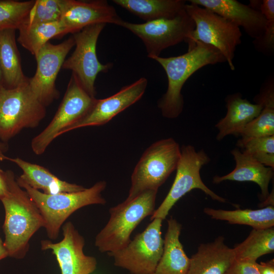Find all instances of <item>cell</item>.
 Listing matches in <instances>:
<instances>
[{"label":"cell","instance_id":"cell-32","mask_svg":"<svg viewBox=\"0 0 274 274\" xmlns=\"http://www.w3.org/2000/svg\"><path fill=\"white\" fill-rule=\"evenodd\" d=\"M61 14V0H35L23 25L59 21Z\"/></svg>","mask_w":274,"mask_h":274},{"label":"cell","instance_id":"cell-31","mask_svg":"<svg viewBox=\"0 0 274 274\" xmlns=\"http://www.w3.org/2000/svg\"><path fill=\"white\" fill-rule=\"evenodd\" d=\"M256 9L259 10L266 20L264 32L260 38L254 40L253 44L259 52L266 55L274 52V1H257Z\"/></svg>","mask_w":274,"mask_h":274},{"label":"cell","instance_id":"cell-24","mask_svg":"<svg viewBox=\"0 0 274 274\" xmlns=\"http://www.w3.org/2000/svg\"><path fill=\"white\" fill-rule=\"evenodd\" d=\"M254 100L262 104V109L242 130L239 136L241 139H249L274 135V82L271 76L266 79Z\"/></svg>","mask_w":274,"mask_h":274},{"label":"cell","instance_id":"cell-34","mask_svg":"<svg viewBox=\"0 0 274 274\" xmlns=\"http://www.w3.org/2000/svg\"><path fill=\"white\" fill-rule=\"evenodd\" d=\"M256 266L260 274H274V259L267 262H256Z\"/></svg>","mask_w":274,"mask_h":274},{"label":"cell","instance_id":"cell-23","mask_svg":"<svg viewBox=\"0 0 274 274\" xmlns=\"http://www.w3.org/2000/svg\"><path fill=\"white\" fill-rule=\"evenodd\" d=\"M16 30H0V67L4 86L15 88L28 82L23 73L16 41Z\"/></svg>","mask_w":274,"mask_h":274},{"label":"cell","instance_id":"cell-37","mask_svg":"<svg viewBox=\"0 0 274 274\" xmlns=\"http://www.w3.org/2000/svg\"><path fill=\"white\" fill-rule=\"evenodd\" d=\"M7 150L6 143L0 140V161L4 160V158L6 156L5 153Z\"/></svg>","mask_w":274,"mask_h":274},{"label":"cell","instance_id":"cell-15","mask_svg":"<svg viewBox=\"0 0 274 274\" xmlns=\"http://www.w3.org/2000/svg\"><path fill=\"white\" fill-rule=\"evenodd\" d=\"M148 81L142 77L133 83L123 87L115 94L105 98L95 99L88 113L73 124L63 133L87 126L104 125L139 100L144 95Z\"/></svg>","mask_w":274,"mask_h":274},{"label":"cell","instance_id":"cell-8","mask_svg":"<svg viewBox=\"0 0 274 274\" xmlns=\"http://www.w3.org/2000/svg\"><path fill=\"white\" fill-rule=\"evenodd\" d=\"M210 161L209 156L203 150L196 151L191 145H183L181 148V156L173 184L164 199L151 215V220L165 219L175 203L195 189L201 190L213 200L225 202L224 198L209 188L201 180L200 170Z\"/></svg>","mask_w":274,"mask_h":274},{"label":"cell","instance_id":"cell-22","mask_svg":"<svg viewBox=\"0 0 274 274\" xmlns=\"http://www.w3.org/2000/svg\"><path fill=\"white\" fill-rule=\"evenodd\" d=\"M182 226L175 219L167 220L161 257L153 274H187L190 258L185 253L179 237Z\"/></svg>","mask_w":274,"mask_h":274},{"label":"cell","instance_id":"cell-25","mask_svg":"<svg viewBox=\"0 0 274 274\" xmlns=\"http://www.w3.org/2000/svg\"><path fill=\"white\" fill-rule=\"evenodd\" d=\"M113 3L145 22L172 18L184 9L183 0H113Z\"/></svg>","mask_w":274,"mask_h":274},{"label":"cell","instance_id":"cell-19","mask_svg":"<svg viewBox=\"0 0 274 274\" xmlns=\"http://www.w3.org/2000/svg\"><path fill=\"white\" fill-rule=\"evenodd\" d=\"M225 101L226 114L215 125L219 141L229 135L239 136L242 130L259 115L263 108L261 103L252 104L243 98L239 92L228 95Z\"/></svg>","mask_w":274,"mask_h":274},{"label":"cell","instance_id":"cell-28","mask_svg":"<svg viewBox=\"0 0 274 274\" xmlns=\"http://www.w3.org/2000/svg\"><path fill=\"white\" fill-rule=\"evenodd\" d=\"M235 260L256 262L274 251V228L253 229L248 236L233 248Z\"/></svg>","mask_w":274,"mask_h":274},{"label":"cell","instance_id":"cell-6","mask_svg":"<svg viewBox=\"0 0 274 274\" xmlns=\"http://www.w3.org/2000/svg\"><path fill=\"white\" fill-rule=\"evenodd\" d=\"M46 107L31 91L28 82L15 88L0 87V140L7 143L24 128L38 126Z\"/></svg>","mask_w":274,"mask_h":274},{"label":"cell","instance_id":"cell-26","mask_svg":"<svg viewBox=\"0 0 274 274\" xmlns=\"http://www.w3.org/2000/svg\"><path fill=\"white\" fill-rule=\"evenodd\" d=\"M203 212L212 219L226 221L230 224L246 225L260 229L274 226V207L267 206L258 210H217L206 208Z\"/></svg>","mask_w":274,"mask_h":274},{"label":"cell","instance_id":"cell-29","mask_svg":"<svg viewBox=\"0 0 274 274\" xmlns=\"http://www.w3.org/2000/svg\"><path fill=\"white\" fill-rule=\"evenodd\" d=\"M236 146L242 152L274 169V135L241 139Z\"/></svg>","mask_w":274,"mask_h":274},{"label":"cell","instance_id":"cell-9","mask_svg":"<svg viewBox=\"0 0 274 274\" xmlns=\"http://www.w3.org/2000/svg\"><path fill=\"white\" fill-rule=\"evenodd\" d=\"M95 99L72 73L63 98L52 120L31 140L33 152L38 155L43 154L55 139L88 113Z\"/></svg>","mask_w":274,"mask_h":274},{"label":"cell","instance_id":"cell-21","mask_svg":"<svg viewBox=\"0 0 274 274\" xmlns=\"http://www.w3.org/2000/svg\"><path fill=\"white\" fill-rule=\"evenodd\" d=\"M4 160L14 163L22 170V174L17 178L18 180L35 189L42 190L44 193L55 194L61 192H74L86 188L83 186L61 180L47 168L20 158L5 156Z\"/></svg>","mask_w":274,"mask_h":274},{"label":"cell","instance_id":"cell-3","mask_svg":"<svg viewBox=\"0 0 274 274\" xmlns=\"http://www.w3.org/2000/svg\"><path fill=\"white\" fill-rule=\"evenodd\" d=\"M16 180L39 209L45 222L47 235L51 239L58 237L65 221L77 210L89 205L106 203L102 196L107 186L105 181H98L80 191L47 194Z\"/></svg>","mask_w":274,"mask_h":274},{"label":"cell","instance_id":"cell-5","mask_svg":"<svg viewBox=\"0 0 274 274\" xmlns=\"http://www.w3.org/2000/svg\"><path fill=\"white\" fill-rule=\"evenodd\" d=\"M180 156V145L172 138L152 144L143 153L134 168L126 199H131L148 190H158L176 170Z\"/></svg>","mask_w":274,"mask_h":274},{"label":"cell","instance_id":"cell-16","mask_svg":"<svg viewBox=\"0 0 274 274\" xmlns=\"http://www.w3.org/2000/svg\"><path fill=\"white\" fill-rule=\"evenodd\" d=\"M61 17L66 34H74L84 28L99 23L120 25L123 21L107 1L61 0Z\"/></svg>","mask_w":274,"mask_h":274},{"label":"cell","instance_id":"cell-13","mask_svg":"<svg viewBox=\"0 0 274 274\" xmlns=\"http://www.w3.org/2000/svg\"><path fill=\"white\" fill-rule=\"evenodd\" d=\"M75 46L72 36L58 44H46L35 56L37 70L29 78L28 85L39 100L45 107L59 97L56 80L66 57Z\"/></svg>","mask_w":274,"mask_h":274},{"label":"cell","instance_id":"cell-14","mask_svg":"<svg viewBox=\"0 0 274 274\" xmlns=\"http://www.w3.org/2000/svg\"><path fill=\"white\" fill-rule=\"evenodd\" d=\"M63 237L57 243L41 242L43 250H51L56 257L61 274H91L96 268L97 260L84 254L85 239L72 222L63 224Z\"/></svg>","mask_w":274,"mask_h":274},{"label":"cell","instance_id":"cell-33","mask_svg":"<svg viewBox=\"0 0 274 274\" xmlns=\"http://www.w3.org/2000/svg\"><path fill=\"white\" fill-rule=\"evenodd\" d=\"M225 274H260L256 262L235 260Z\"/></svg>","mask_w":274,"mask_h":274},{"label":"cell","instance_id":"cell-18","mask_svg":"<svg viewBox=\"0 0 274 274\" xmlns=\"http://www.w3.org/2000/svg\"><path fill=\"white\" fill-rule=\"evenodd\" d=\"M219 236L213 242L201 244L190 258L187 274H225L235 260L233 248Z\"/></svg>","mask_w":274,"mask_h":274},{"label":"cell","instance_id":"cell-30","mask_svg":"<svg viewBox=\"0 0 274 274\" xmlns=\"http://www.w3.org/2000/svg\"><path fill=\"white\" fill-rule=\"evenodd\" d=\"M35 1L0 0V30L19 29L27 19Z\"/></svg>","mask_w":274,"mask_h":274},{"label":"cell","instance_id":"cell-7","mask_svg":"<svg viewBox=\"0 0 274 274\" xmlns=\"http://www.w3.org/2000/svg\"><path fill=\"white\" fill-rule=\"evenodd\" d=\"M185 10L195 24L194 30L185 42L188 49L197 41L212 46L222 54L230 69L234 70V53L241 43L242 36L239 27L214 12L192 3L186 4Z\"/></svg>","mask_w":274,"mask_h":274},{"label":"cell","instance_id":"cell-38","mask_svg":"<svg viewBox=\"0 0 274 274\" xmlns=\"http://www.w3.org/2000/svg\"><path fill=\"white\" fill-rule=\"evenodd\" d=\"M2 86H4V83L2 71L0 67V87Z\"/></svg>","mask_w":274,"mask_h":274},{"label":"cell","instance_id":"cell-11","mask_svg":"<svg viewBox=\"0 0 274 274\" xmlns=\"http://www.w3.org/2000/svg\"><path fill=\"white\" fill-rule=\"evenodd\" d=\"M120 26L130 31L143 42L149 58L159 56L165 49L189 38L194 22L184 9L172 18H161L143 23L122 21Z\"/></svg>","mask_w":274,"mask_h":274},{"label":"cell","instance_id":"cell-4","mask_svg":"<svg viewBox=\"0 0 274 274\" xmlns=\"http://www.w3.org/2000/svg\"><path fill=\"white\" fill-rule=\"evenodd\" d=\"M157 191H145L110 209V219L95 238V246L100 252H115L127 245L134 229L155 210Z\"/></svg>","mask_w":274,"mask_h":274},{"label":"cell","instance_id":"cell-12","mask_svg":"<svg viewBox=\"0 0 274 274\" xmlns=\"http://www.w3.org/2000/svg\"><path fill=\"white\" fill-rule=\"evenodd\" d=\"M99 23L91 25L73 34L76 46L72 55L65 60L62 68L72 71L80 84L91 96L96 95L95 82L99 73H106L112 63L102 64L98 59L96 45L99 36L106 26Z\"/></svg>","mask_w":274,"mask_h":274},{"label":"cell","instance_id":"cell-17","mask_svg":"<svg viewBox=\"0 0 274 274\" xmlns=\"http://www.w3.org/2000/svg\"><path fill=\"white\" fill-rule=\"evenodd\" d=\"M189 3L209 9L242 27L254 40L263 35L266 20L258 10L236 0H189Z\"/></svg>","mask_w":274,"mask_h":274},{"label":"cell","instance_id":"cell-35","mask_svg":"<svg viewBox=\"0 0 274 274\" xmlns=\"http://www.w3.org/2000/svg\"><path fill=\"white\" fill-rule=\"evenodd\" d=\"M8 186L6 172L0 167V199L3 198L7 191Z\"/></svg>","mask_w":274,"mask_h":274},{"label":"cell","instance_id":"cell-27","mask_svg":"<svg viewBox=\"0 0 274 274\" xmlns=\"http://www.w3.org/2000/svg\"><path fill=\"white\" fill-rule=\"evenodd\" d=\"M18 30V42L35 57L50 40L66 35L65 28L61 21L24 25Z\"/></svg>","mask_w":274,"mask_h":274},{"label":"cell","instance_id":"cell-20","mask_svg":"<svg viewBox=\"0 0 274 274\" xmlns=\"http://www.w3.org/2000/svg\"><path fill=\"white\" fill-rule=\"evenodd\" d=\"M231 154L235 162L234 168L224 176H215L213 183L218 184L224 181L254 182L259 186L262 198L265 200L269 194L268 188L273 169L263 165L238 148L232 150Z\"/></svg>","mask_w":274,"mask_h":274},{"label":"cell","instance_id":"cell-1","mask_svg":"<svg viewBox=\"0 0 274 274\" xmlns=\"http://www.w3.org/2000/svg\"><path fill=\"white\" fill-rule=\"evenodd\" d=\"M7 191L0 200L5 210L4 243L8 256L23 258L32 235L45 226L43 217L27 192L17 182L11 170L6 171Z\"/></svg>","mask_w":274,"mask_h":274},{"label":"cell","instance_id":"cell-2","mask_svg":"<svg viewBox=\"0 0 274 274\" xmlns=\"http://www.w3.org/2000/svg\"><path fill=\"white\" fill-rule=\"evenodd\" d=\"M166 74L168 85L166 92L158 101L163 117L176 118L182 113L184 99L181 93L185 83L195 72L202 67L226 62L216 48L199 41L185 54L174 57L154 56Z\"/></svg>","mask_w":274,"mask_h":274},{"label":"cell","instance_id":"cell-36","mask_svg":"<svg viewBox=\"0 0 274 274\" xmlns=\"http://www.w3.org/2000/svg\"><path fill=\"white\" fill-rule=\"evenodd\" d=\"M8 256V251L5 246L4 242L0 237V261Z\"/></svg>","mask_w":274,"mask_h":274},{"label":"cell","instance_id":"cell-10","mask_svg":"<svg viewBox=\"0 0 274 274\" xmlns=\"http://www.w3.org/2000/svg\"><path fill=\"white\" fill-rule=\"evenodd\" d=\"M162 222L160 219H153L125 247L108 253L113 258L114 264L131 274H153L163 250Z\"/></svg>","mask_w":274,"mask_h":274}]
</instances>
